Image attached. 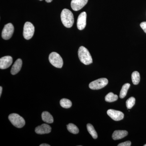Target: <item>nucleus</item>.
Returning a JSON list of instances; mask_svg holds the SVG:
<instances>
[{
	"instance_id": "nucleus-1",
	"label": "nucleus",
	"mask_w": 146,
	"mask_h": 146,
	"mask_svg": "<svg viewBox=\"0 0 146 146\" xmlns=\"http://www.w3.org/2000/svg\"><path fill=\"white\" fill-rule=\"evenodd\" d=\"M61 21L63 25L66 27H72L74 23V17L72 11L67 9H64L60 15Z\"/></svg>"
},
{
	"instance_id": "nucleus-2",
	"label": "nucleus",
	"mask_w": 146,
	"mask_h": 146,
	"mask_svg": "<svg viewBox=\"0 0 146 146\" xmlns=\"http://www.w3.org/2000/svg\"><path fill=\"white\" fill-rule=\"evenodd\" d=\"M78 55L80 60L84 65H88L93 63V59L91 54L85 47L80 46L79 48Z\"/></svg>"
},
{
	"instance_id": "nucleus-3",
	"label": "nucleus",
	"mask_w": 146,
	"mask_h": 146,
	"mask_svg": "<svg viewBox=\"0 0 146 146\" xmlns=\"http://www.w3.org/2000/svg\"><path fill=\"white\" fill-rule=\"evenodd\" d=\"M9 119L13 125L18 128L23 127L25 125V121L21 116L16 113H12L9 116Z\"/></svg>"
},
{
	"instance_id": "nucleus-4",
	"label": "nucleus",
	"mask_w": 146,
	"mask_h": 146,
	"mask_svg": "<svg viewBox=\"0 0 146 146\" xmlns=\"http://www.w3.org/2000/svg\"><path fill=\"white\" fill-rule=\"evenodd\" d=\"M49 60L51 64L56 68H61L63 67V59L57 53L52 52L50 54Z\"/></svg>"
},
{
	"instance_id": "nucleus-5",
	"label": "nucleus",
	"mask_w": 146,
	"mask_h": 146,
	"mask_svg": "<svg viewBox=\"0 0 146 146\" xmlns=\"http://www.w3.org/2000/svg\"><path fill=\"white\" fill-rule=\"evenodd\" d=\"M35 32V27L31 23L27 22L25 24L23 29V36L27 40L31 39Z\"/></svg>"
},
{
	"instance_id": "nucleus-6",
	"label": "nucleus",
	"mask_w": 146,
	"mask_h": 146,
	"mask_svg": "<svg viewBox=\"0 0 146 146\" xmlns=\"http://www.w3.org/2000/svg\"><path fill=\"white\" fill-rule=\"evenodd\" d=\"M108 80L106 78L99 79L92 82L89 84V87L93 90H98L104 88L108 84Z\"/></svg>"
},
{
	"instance_id": "nucleus-7",
	"label": "nucleus",
	"mask_w": 146,
	"mask_h": 146,
	"mask_svg": "<svg viewBox=\"0 0 146 146\" xmlns=\"http://www.w3.org/2000/svg\"><path fill=\"white\" fill-rule=\"evenodd\" d=\"M14 27L12 24H7L5 26L2 32V37L5 40H8L11 38L14 32Z\"/></svg>"
},
{
	"instance_id": "nucleus-8",
	"label": "nucleus",
	"mask_w": 146,
	"mask_h": 146,
	"mask_svg": "<svg viewBox=\"0 0 146 146\" xmlns=\"http://www.w3.org/2000/svg\"><path fill=\"white\" fill-rule=\"evenodd\" d=\"M107 114L112 119L115 121L122 120L124 118L123 113L121 111L109 109L107 111Z\"/></svg>"
},
{
	"instance_id": "nucleus-9",
	"label": "nucleus",
	"mask_w": 146,
	"mask_h": 146,
	"mask_svg": "<svg viewBox=\"0 0 146 146\" xmlns=\"http://www.w3.org/2000/svg\"><path fill=\"white\" fill-rule=\"evenodd\" d=\"M88 0H72L71 6L73 10L77 11L83 8L87 2Z\"/></svg>"
},
{
	"instance_id": "nucleus-10",
	"label": "nucleus",
	"mask_w": 146,
	"mask_h": 146,
	"mask_svg": "<svg viewBox=\"0 0 146 146\" xmlns=\"http://www.w3.org/2000/svg\"><path fill=\"white\" fill-rule=\"evenodd\" d=\"M86 12H82L79 15L77 22V26L80 30H82L85 28L86 26Z\"/></svg>"
},
{
	"instance_id": "nucleus-11",
	"label": "nucleus",
	"mask_w": 146,
	"mask_h": 146,
	"mask_svg": "<svg viewBox=\"0 0 146 146\" xmlns=\"http://www.w3.org/2000/svg\"><path fill=\"white\" fill-rule=\"evenodd\" d=\"M13 62V58L11 56H4L0 59V68L1 69H7L11 65Z\"/></svg>"
},
{
	"instance_id": "nucleus-12",
	"label": "nucleus",
	"mask_w": 146,
	"mask_h": 146,
	"mask_svg": "<svg viewBox=\"0 0 146 146\" xmlns=\"http://www.w3.org/2000/svg\"><path fill=\"white\" fill-rule=\"evenodd\" d=\"M51 131V127L47 124H43L36 127L35 132L38 134H46L50 133Z\"/></svg>"
},
{
	"instance_id": "nucleus-13",
	"label": "nucleus",
	"mask_w": 146,
	"mask_h": 146,
	"mask_svg": "<svg viewBox=\"0 0 146 146\" xmlns=\"http://www.w3.org/2000/svg\"><path fill=\"white\" fill-rule=\"evenodd\" d=\"M23 62L22 60L20 58H18L15 61L14 64L12 66V68L11 70V74L14 75L18 74L20 71L21 70L22 68Z\"/></svg>"
},
{
	"instance_id": "nucleus-14",
	"label": "nucleus",
	"mask_w": 146,
	"mask_h": 146,
	"mask_svg": "<svg viewBox=\"0 0 146 146\" xmlns=\"http://www.w3.org/2000/svg\"><path fill=\"white\" fill-rule=\"evenodd\" d=\"M128 132L125 130H116L113 132L112 137L113 140H117L124 138L128 135Z\"/></svg>"
},
{
	"instance_id": "nucleus-15",
	"label": "nucleus",
	"mask_w": 146,
	"mask_h": 146,
	"mask_svg": "<svg viewBox=\"0 0 146 146\" xmlns=\"http://www.w3.org/2000/svg\"><path fill=\"white\" fill-rule=\"evenodd\" d=\"M42 117L43 121L47 123H52L54 122V119L52 116L49 112L46 111L42 112Z\"/></svg>"
},
{
	"instance_id": "nucleus-16",
	"label": "nucleus",
	"mask_w": 146,
	"mask_h": 146,
	"mask_svg": "<svg viewBox=\"0 0 146 146\" xmlns=\"http://www.w3.org/2000/svg\"><path fill=\"white\" fill-rule=\"evenodd\" d=\"M130 84L129 83H126L122 86L121 91H120L119 97L120 98L123 99L126 96L128 90L130 87Z\"/></svg>"
},
{
	"instance_id": "nucleus-17",
	"label": "nucleus",
	"mask_w": 146,
	"mask_h": 146,
	"mask_svg": "<svg viewBox=\"0 0 146 146\" xmlns=\"http://www.w3.org/2000/svg\"><path fill=\"white\" fill-rule=\"evenodd\" d=\"M131 79L134 85H137L140 81V75L137 71H135L131 74Z\"/></svg>"
},
{
	"instance_id": "nucleus-18",
	"label": "nucleus",
	"mask_w": 146,
	"mask_h": 146,
	"mask_svg": "<svg viewBox=\"0 0 146 146\" xmlns=\"http://www.w3.org/2000/svg\"><path fill=\"white\" fill-rule=\"evenodd\" d=\"M86 127H87V130L92 137L94 139H97L98 138V134L93 125H92L91 124L88 123L87 124Z\"/></svg>"
},
{
	"instance_id": "nucleus-19",
	"label": "nucleus",
	"mask_w": 146,
	"mask_h": 146,
	"mask_svg": "<svg viewBox=\"0 0 146 146\" xmlns=\"http://www.w3.org/2000/svg\"><path fill=\"white\" fill-rule=\"evenodd\" d=\"M118 98L117 95H115L112 92H110L106 96L105 101L108 102H112L117 101Z\"/></svg>"
},
{
	"instance_id": "nucleus-20",
	"label": "nucleus",
	"mask_w": 146,
	"mask_h": 146,
	"mask_svg": "<svg viewBox=\"0 0 146 146\" xmlns=\"http://www.w3.org/2000/svg\"><path fill=\"white\" fill-rule=\"evenodd\" d=\"M60 104L61 107L65 108H70L72 106V102L67 99L63 98L60 100Z\"/></svg>"
},
{
	"instance_id": "nucleus-21",
	"label": "nucleus",
	"mask_w": 146,
	"mask_h": 146,
	"mask_svg": "<svg viewBox=\"0 0 146 146\" xmlns=\"http://www.w3.org/2000/svg\"><path fill=\"white\" fill-rule=\"evenodd\" d=\"M67 129L70 133H72L73 134H77L79 131L77 127L73 123H70L68 124L67 125Z\"/></svg>"
},
{
	"instance_id": "nucleus-22",
	"label": "nucleus",
	"mask_w": 146,
	"mask_h": 146,
	"mask_svg": "<svg viewBox=\"0 0 146 146\" xmlns=\"http://www.w3.org/2000/svg\"><path fill=\"white\" fill-rule=\"evenodd\" d=\"M136 102L135 98L133 97H131L127 100L126 104L127 109H131L134 105Z\"/></svg>"
},
{
	"instance_id": "nucleus-23",
	"label": "nucleus",
	"mask_w": 146,
	"mask_h": 146,
	"mask_svg": "<svg viewBox=\"0 0 146 146\" xmlns=\"http://www.w3.org/2000/svg\"><path fill=\"white\" fill-rule=\"evenodd\" d=\"M131 145V142L130 141H126L124 143H121L118 145V146H130Z\"/></svg>"
},
{
	"instance_id": "nucleus-24",
	"label": "nucleus",
	"mask_w": 146,
	"mask_h": 146,
	"mask_svg": "<svg viewBox=\"0 0 146 146\" xmlns=\"http://www.w3.org/2000/svg\"><path fill=\"white\" fill-rule=\"evenodd\" d=\"M141 28L146 33V22H143L140 24Z\"/></svg>"
},
{
	"instance_id": "nucleus-25",
	"label": "nucleus",
	"mask_w": 146,
	"mask_h": 146,
	"mask_svg": "<svg viewBox=\"0 0 146 146\" xmlns=\"http://www.w3.org/2000/svg\"><path fill=\"white\" fill-rule=\"evenodd\" d=\"M40 146H50V145L47 144H42L40 145Z\"/></svg>"
},
{
	"instance_id": "nucleus-26",
	"label": "nucleus",
	"mask_w": 146,
	"mask_h": 146,
	"mask_svg": "<svg viewBox=\"0 0 146 146\" xmlns=\"http://www.w3.org/2000/svg\"><path fill=\"white\" fill-rule=\"evenodd\" d=\"M2 92V87L1 86H0V97H1V96Z\"/></svg>"
},
{
	"instance_id": "nucleus-27",
	"label": "nucleus",
	"mask_w": 146,
	"mask_h": 146,
	"mask_svg": "<svg viewBox=\"0 0 146 146\" xmlns=\"http://www.w3.org/2000/svg\"><path fill=\"white\" fill-rule=\"evenodd\" d=\"M45 1H46L47 3H50L52 1V0H45Z\"/></svg>"
},
{
	"instance_id": "nucleus-28",
	"label": "nucleus",
	"mask_w": 146,
	"mask_h": 146,
	"mask_svg": "<svg viewBox=\"0 0 146 146\" xmlns=\"http://www.w3.org/2000/svg\"><path fill=\"white\" fill-rule=\"evenodd\" d=\"M144 146H146V144H145V145H144Z\"/></svg>"
},
{
	"instance_id": "nucleus-29",
	"label": "nucleus",
	"mask_w": 146,
	"mask_h": 146,
	"mask_svg": "<svg viewBox=\"0 0 146 146\" xmlns=\"http://www.w3.org/2000/svg\"><path fill=\"white\" fill-rule=\"evenodd\" d=\"M39 1H43V0H39Z\"/></svg>"
}]
</instances>
